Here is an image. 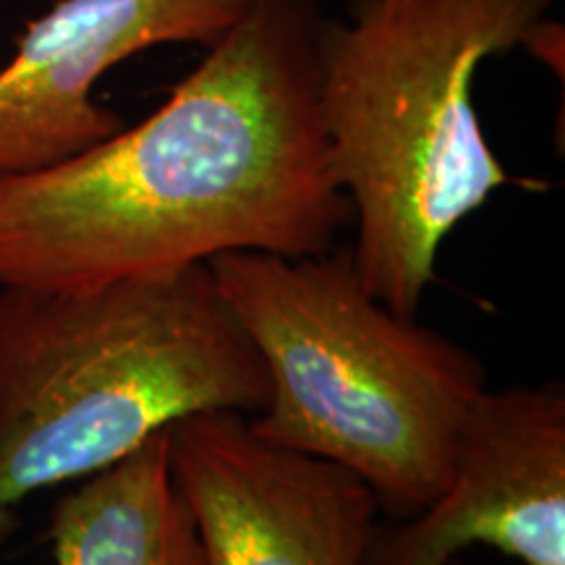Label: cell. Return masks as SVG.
<instances>
[{"instance_id":"obj_1","label":"cell","mask_w":565,"mask_h":565,"mask_svg":"<svg viewBox=\"0 0 565 565\" xmlns=\"http://www.w3.org/2000/svg\"><path fill=\"white\" fill-rule=\"evenodd\" d=\"M320 0H252L168 100L0 179V288H92L228 252L335 249L351 204L317 108Z\"/></svg>"},{"instance_id":"obj_2","label":"cell","mask_w":565,"mask_h":565,"mask_svg":"<svg viewBox=\"0 0 565 565\" xmlns=\"http://www.w3.org/2000/svg\"><path fill=\"white\" fill-rule=\"evenodd\" d=\"M557 0H351L317 38V108L330 173L351 204L353 270L416 317L445 238L513 175L484 137L477 71L532 45Z\"/></svg>"},{"instance_id":"obj_3","label":"cell","mask_w":565,"mask_h":565,"mask_svg":"<svg viewBox=\"0 0 565 565\" xmlns=\"http://www.w3.org/2000/svg\"><path fill=\"white\" fill-rule=\"evenodd\" d=\"M265 364L207 265L0 288V508L121 461L194 414H259Z\"/></svg>"},{"instance_id":"obj_4","label":"cell","mask_w":565,"mask_h":565,"mask_svg":"<svg viewBox=\"0 0 565 565\" xmlns=\"http://www.w3.org/2000/svg\"><path fill=\"white\" fill-rule=\"evenodd\" d=\"M207 267L270 380L265 408L246 416L254 433L351 471L391 521L433 503L487 385L482 359L374 299L349 246L228 252Z\"/></svg>"},{"instance_id":"obj_5","label":"cell","mask_w":565,"mask_h":565,"mask_svg":"<svg viewBox=\"0 0 565 565\" xmlns=\"http://www.w3.org/2000/svg\"><path fill=\"white\" fill-rule=\"evenodd\" d=\"M484 545L521 565H565V387H490L458 427L440 494L377 524L362 565H445Z\"/></svg>"},{"instance_id":"obj_6","label":"cell","mask_w":565,"mask_h":565,"mask_svg":"<svg viewBox=\"0 0 565 565\" xmlns=\"http://www.w3.org/2000/svg\"><path fill=\"white\" fill-rule=\"evenodd\" d=\"M175 482L207 565H362L377 500L341 466L267 443L244 414H194L171 427Z\"/></svg>"},{"instance_id":"obj_7","label":"cell","mask_w":565,"mask_h":565,"mask_svg":"<svg viewBox=\"0 0 565 565\" xmlns=\"http://www.w3.org/2000/svg\"><path fill=\"white\" fill-rule=\"evenodd\" d=\"M252 0H58L0 68V179L87 150L124 126L95 100L108 71L158 45L210 47Z\"/></svg>"},{"instance_id":"obj_8","label":"cell","mask_w":565,"mask_h":565,"mask_svg":"<svg viewBox=\"0 0 565 565\" xmlns=\"http://www.w3.org/2000/svg\"><path fill=\"white\" fill-rule=\"evenodd\" d=\"M55 565H207L186 494L175 482L171 427L76 482L47 524Z\"/></svg>"},{"instance_id":"obj_9","label":"cell","mask_w":565,"mask_h":565,"mask_svg":"<svg viewBox=\"0 0 565 565\" xmlns=\"http://www.w3.org/2000/svg\"><path fill=\"white\" fill-rule=\"evenodd\" d=\"M17 524H19L17 511H11V508H0V545H3V542L13 534Z\"/></svg>"},{"instance_id":"obj_10","label":"cell","mask_w":565,"mask_h":565,"mask_svg":"<svg viewBox=\"0 0 565 565\" xmlns=\"http://www.w3.org/2000/svg\"><path fill=\"white\" fill-rule=\"evenodd\" d=\"M445 565H466V563H463V557H454V561H448Z\"/></svg>"}]
</instances>
